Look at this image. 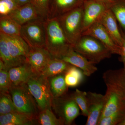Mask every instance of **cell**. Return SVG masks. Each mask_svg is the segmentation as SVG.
<instances>
[{
    "label": "cell",
    "instance_id": "cell-37",
    "mask_svg": "<svg viewBox=\"0 0 125 125\" xmlns=\"http://www.w3.org/2000/svg\"><path fill=\"white\" fill-rule=\"evenodd\" d=\"M119 125H125V119L120 123Z\"/></svg>",
    "mask_w": 125,
    "mask_h": 125
},
{
    "label": "cell",
    "instance_id": "cell-8",
    "mask_svg": "<svg viewBox=\"0 0 125 125\" xmlns=\"http://www.w3.org/2000/svg\"><path fill=\"white\" fill-rule=\"evenodd\" d=\"M109 8L105 3L97 0L84 1L83 33L94 24L98 22L104 12Z\"/></svg>",
    "mask_w": 125,
    "mask_h": 125
},
{
    "label": "cell",
    "instance_id": "cell-28",
    "mask_svg": "<svg viewBox=\"0 0 125 125\" xmlns=\"http://www.w3.org/2000/svg\"><path fill=\"white\" fill-rule=\"evenodd\" d=\"M19 112L14 104L10 93L0 94V115Z\"/></svg>",
    "mask_w": 125,
    "mask_h": 125
},
{
    "label": "cell",
    "instance_id": "cell-16",
    "mask_svg": "<svg viewBox=\"0 0 125 125\" xmlns=\"http://www.w3.org/2000/svg\"><path fill=\"white\" fill-rule=\"evenodd\" d=\"M83 2L82 0H50L48 18H58L81 6Z\"/></svg>",
    "mask_w": 125,
    "mask_h": 125
},
{
    "label": "cell",
    "instance_id": "cell-6",
    "mask_svg": "<svg viewBox=\"0 0 125 125\" xmlns=\"http://www.w3.org/2000/svg\"><path fill=\"white\" fill-rule=\"evenodd\" d=\"M52 107L64 125H71L80 114V109L71 95L54 98Z\"/></svg>",
    "mask_w": 125,
    "mask_h": 125
},
{
    "label": "cell",
    "instance_id": "cell-36",
    "mask_svg": "<svg viewBox=\"0 0 125 125\" xmlns=\"http://www.w3.org/2000/svg\"><path fill=\"white\" fill-rule=\"evenodd\" d=\"M104 2L109 7L111 5L113 4L114 3L117 2L119 0H97Z\"/></svg>",
    "mask_w": 125,
    "mask_h": 125
},
{
    "label": "cell",
    "instance_id": "cell-32",
    "mask_svg": "<svg viewBox=\"0 0 125 125\" xmlns=\"http://www.w3.org/2000/svg\"><path fill=\"white\" fill-rule=\"evenodd\" d=\"M50 0H31V3L35 7L43 20L48 18Z\"/></svg>",
    "mask_w": 125,
    "mask_h": 125
},
{
    "label": "cell",
    "instance_id": "cell-27",
    "mask_svg": "<svg viewBox=\"0 0 125 125\" xmlns=\"http://www.w3.org/2000/svg\"><path fill=\"white\" fill-rule=\"evenodd\" d=\"M37 120L39 124L41 125H64L61 119L57 118L52 109H47L40 111Z\"/></svg>",
    "mask_w": 125,
    "mask_h": 125
},
{
    "label": "cell",
    "instance_id": "cell-17",
    "mask_svg": "<svg viewBox=\"0 0 125 125\" xmlns=\"http://www.w3.org/2000/svg\"><path fill=\"white\" fill-rule=\"evenodd\" d=\"M103 78L106 87L118 91L125 99V72L123 68L108 70L104 72Z\"/></svg>",
    "mask_w": 125,
    "mask_h": 125
},
{
    "label": "cell",
    "instance_id": "cell-18",
    "mask_svg": "<svg viewBox=\"0 0 125 125\" xmlns=\"http://www.w3.org/2000/svg\"><path fill=\"white\" fill-rule=\"evenodd\" d=\"M9 15L22 26L30 21L42 19L31 3L19 6Z\"/></svg>",
    "mask_w": 125,
    "mask_h": 125
},
{
    "label": "cell",
    "instance_id": "cell-23",
    "mask_svg": "<svg viewBox=\"0 0 125 125\" xmlns=\"http://www.w3.org/2000/svg\"><path fill=\"white\" fill-rule=\"evenodd\" d=\"M48 79L50 89L54 98L66 94L68 87L65 82V74L58 75Z\"/></svg>",
    "mask_w": 125,
    "mask_h": 125
},
{
    "label": "cell",
    "instance_id": "cell-3",
    "mask_svg": "<svg viewBox=\"0 0 125 125\" xmlns=\"http://www.w3.org/2000/svg\"><path fill=\"white\" fill-rule=\"evenodd\" d=\"M26 84L39 111L52 109L54 97L50 89L48 78L40 74H34Z\"/></svg>",
    "mask_w": 125,
    "mask_h": 125
},
{
    "label": "cell",
    "instance_id": "cell-10",
    "mask_svg": "<svg viewBox=\"0 0 125 125\" xmlns=\"http://www.w3.org/2000/svg\"><path fill=\"white\" fill-rule=\"evenodd\" d=\"M61 59L82 70L85 76H89L97 70L94 64L90 62L71 46L59 56Z\"/></svg>",
    "mask_w": 125,
    "mask_h": 125
},
{
    "label": "cell",
    "instance_id": "cell-11",
    "mask_svg": "<svg viewBox=\"0 0 125 125\" xmlns=\"http://www.w3.org/2000/svg\"><path fill=\"white\" fill-rule=\"evenodd\" d=\"M104 96L105 103L100 119L116 112L125 110V98L118 91L111 87H107Z\"/></svg>",
    "mask_w": 125,
    "mask_h": 125
},
{
    "label": "cell",
    "instance_id": "cell-13",
    "mask_svg": "<svg viewBox=\"0 0 125 125\" xmlns=\"http://www.w3.org/2000/svg\"><path fill=\"white\" fill-rule=\"evenodd\" d=\"M52 57L45 47L30 48L25 62L34 74H40Z\"/></svg>",
    "mask_w": 125,
    "mask_h": 125
},
{
    "label": "cell",
    "instance_id": "cell-31",
    "mask_svg": "<svg viewBox=\"0 0 125 125\" xmlns=\"http://www.w3.org/2000/svg\"><path fill=\"white\" fill-rule=\"evenodd\" d=\"M125 118V110L119 111L101 118L98 125H119Z\"/></svg>",
    "mask_w": 125,
    "mask_h": 125
},
{
    "label": "cell",
    "instance_id": "cell-33",
    "mask_svg": "<svg viewBox=\"0 0 125 125\" xmlns=\"http://www.w3.org/2000/svg\"><path fill=\"white\" fill-rule=\"evenodd\" d=\"M19 7L13 0H0V16L9 15Z\"/></svg>",
    "mask_w": 125,
    "mask_h": 125
},
{
    "label": "cell",
    "instance_id": "cell-20",
    "mask_svg": "<svg viewBox=\"0 0 125 125\" xmlns=\"http://www.w3.org/2000/svg\"><path fill=\"white\" fill-rule=\"evenodd\" d=\"M38 123L36 118L19 112L0 115V125H32Z\"/></svg>",
    "mask_w": 125,
    "mask_h": 125
},
{
    "label": "cell",
    "instance_id": "cell-12",
    "mask_svg": "<svg viewBox=\"0 0 125 125\" xmlns=\"http://www.w3.org/2000/svg\"><path fill=\"white\" fill-rule=\"evenodd\" d=\"M3 34L8 49L14 60L18 65L25 62L30 48L27 43L21 36H10Z\"/></svg>",
    "mask_w": 125,
    "mask_h": 125
},
{
    "label": "cell",
    "instance_id": "cell-15",
    "mask_svg": "<svg viewBox=\"0 0 125 125\" xmlns=\"http://www.w3.org/2000/svg\"><path fill=\"white\" fill-rule=\"evenodd\" d=\"M98 22L103 25L115 42L121 47L123 40L122 33L115 16L109 8L104 12Z\"/></svg>",
    "mask_w": 125,
    "mask_h": 125
},
{
    "label": "cell",
    "instance_id": "cell-5",
    "mask_svg": "<svg viewBox=\"0 0 125 125\" xmlns=\"http://www.w3.org/2000/svg\"><path fill=\"white\" fill-rule=\"evenodd\" d=\"M9 93L18 112L37 119L40 111L26 84L11 85Z\"/></svg>",
    "mask_w": 125,
    "mask_h": 125
},
{
    "label": "cell",
    "instance_id": "cell-14",
    "mask_svg": "<svg viewBox=\"0 0 125 125\" xmlns=\"http://www.w3.org/2000/svg\"><path fill=\"white\" fill-rule=\"evenodd\" d=\"M88 106L86 125H97L104 107L105 96L94 92L87 93Z\"/></svg>",
    "mask_w": 125,
    "mask_h": 125
},
{
    "label": "cell",
    "instance_id": "cell-7",
    "mask_svg": "<svg viewBox=\"0 0 125 125\" xmlns=\"http://www.w3.org/2000/svg\"><path fill=\"white\" fill-rule=\"evenodd\" d=\"M21 36L30 48L45 47L44 20L39 19L23 25Z\"/></svg>",
    "mask_w": 125,
    "mask_h": 125
},
{
    "label": "cell",
    "instance_id": "cell-19",
    "mask_svg": "<svg viewBox=\"0 0 125 125\" xmlns=\"http://www.w3.org/2000/svg\"><path fill=\"white\" fill-rule=\"evenodd\" d=\"M9 73L11 85L14 86L27 83L34 74L30 66L26 62L9 69Z\"/></svg>",
    "mask_w": 125,
    "mask_h": 125
},
{
    "label": "cell",
    "instance_id": "cell-9",
    "mask_svg": "<svg viewBox=\"0 0 125 125\" xmlns=\"http://www.w3.org/2000/svg\"><path fill=\"white\" fill-rule=\"evenodd\" d=\"M82 36H88L94 38L104 45L112 54L120 55L121 47L118 46L112 39L103 25L97 22L86 30Z\"/></svg>",
    "mask_w": 125,
    "mask_h": 125
},
{
    "label": "cell",
    "instance_id": "cell-26",
    "mask_svg": "<svg viewBox=\"0 0 125 125\" xmlns=\"http://www.w3.org/2000/svg\"><path fill=\"white\" fill-rule=\"evenodd\" d=\"M125 34V0H119L109 7Z\"/></svg>",
    "mask_w": 125,
    "mask_h": 125
},
{
    "label": "cell",
    "instance_id": "cell-24",
    "mask_svg": "<svg viewBox=\"0 0 125 125\" xmlns=\"http://www.w3.org/2000/svg\"><path fill=\"white\" fill-rule=\"evenodd\" d=\"M85 75L81 69L71 65L65 74V81L68 87H75L83 82Z\"/></svg>",
    "mask_w": 125,
    "mask_h": 125
},
{
    "label": "cell",
    "instance_id": "cell-34",
    "mask_svg": "<svg viewBox=\"0 0 125 125\" xmlns=\"http://www.w3.org/2000/svg\"><path fill=\"white\" fill-rule=\"evenodd\" d=\"M121 31L123 36V40L122 45L121 47V52L120 56L121 61L123 64V70L125 72V34L121 30Z\"/></svg>",
    "mask_w": 125,
    "mask_h": 125
},
{
    "label": "cell",
    "instance_id": "cell-2",
    "mask_svg": "<svg viewBox=\"0 0 125 125\" xmlns=\"http://www.w3.org/2000/svg\"><path fill=\"white\" fill-rule=\"evenodd\" d=\"M74 50L93 64H98L112 54L102 43L91 36H82L72 47Z\"/></svg>",
    "mask_w": 125,
    "mask_h": 125
},
{
    "label": "cell",
    "instance_id": "cell-25",
    "mask_svg": "<svg viewBox=\"0 0 125 125\" xmlns=\"http://www.w3.org/2000/svg\"><path fill=\"white\" fill-rule=\"evenodd\" d=\"M0 61L3 62L6 69H9L19 65L14 60L9 52L4 34L0 33Z\"/></svg>",
    "mask_w": 125,
    "mask_h": 125
},
{
    "label": "cell",
    "instance_id": "cell-4",
    "mask_svg": "<svg viewBox=\"0 0 125 125\" xmlns=\"http://www.w3.org/2000/svg\"><path fill=\"white\" fill-rule=\"evenodd\" d=\"M83 16V4L57 18L72 47L82 36Z\"/></svg>",
    "mask_w": 125,
    "mask_h": 125
},
{
    "label": "cell",
    "instance_id": "cell-1",
    "mask_svg": "<svg viewBox=\"0 0 125 125\" xmlns=\"http://www.w3.org/2000/svg\"><path fill=\"white\" fill-rule=\"evenodd\" d=\"M45 48L52 57L57 58L72 46L65 36L57 18H47L44 20Z\"/></svg>",
    "mask_w": 125,
    "mask_h": 125
},
{
    "label": "cell",
    "instance_id": "cell-22",
    "mask_svg": "<svg viewBox=\"0 0 125 125\" xmlns=\"http://www.w3.org/2000/svg\"><path fill=\"white\" fill-rule=\"evenodd\" d=\"M22 25L9 15L1 16L0 33L10 36H21Z\"/></svg>",
    "mask_w": 125,
    "mask_h": 125
},
{
    "label": "cell",
    "instance_id": "cell-30",
    "mask_svg": "<svg viewBox=\"0 0 125 125\" xmlns=\"http://www.w3.org/2000/svg\"><path fill=\"white\" fill-rule=\"evenodd\" d=\"M9 70L6 69L2 61H0V94L10 93L11 87Z\"/></svg>",
    "mask_w": 125,
    "mask_h": 125
},
{
    "label": "cell",
    "instance_id": "cell-21",
    "mask_svg": "<svg viewBox=\"0 0 125 125\" xmlns=\"http://www.w3.org/2000/svg\"><path fill=\"white\" fill-rule=\"evenodd\" d=\"M71 65L61 59L52 57L40 74L47 78L65 74Z\"/></svg>",
    "mask_w": 125,
    "mask_h": 125
},
{
    "label": "cell",
    "instance_id": "cell-29",
    "mask_svg": "<svg viewBox=\"0 0 125 125\" xmlns=\"http://www.w3.org/2000/svg\"><path fill=\"white\" fill-rule=\"evenodd\" d=\"M71 96L79 107L82 115L87 116L88 102L87 92L76 89Z\"/></svg>",
    "mask_w": 125,
    "mask_h": 125
},
{
    "label": "cell",
    "instance_id": "cell-35",
    "mask_svg": "<svg viewBox=\"0 0 125 125\" xmlns=\"http://www.w3.org/2000/svg\"><path fill=\"white\" fill-rule=\"evenodd\" d=\"M19 6L31 3V0H13Z\"/></svg>",
    "mask_w": 125,
    "mask_h": 125
}]
</instances>
